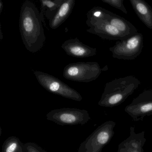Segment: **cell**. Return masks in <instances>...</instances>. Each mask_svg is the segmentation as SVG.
I'll use <instances>...</instances> for the list:
<instances>
[{"label":"cell","instance_id":"6da1fadb","mask_svg":"<svg viewBox=\"0 0 152 152\" xmlns=\"http://www.w3.org/2000/svg\"><path fill=\"white\" fill-rule=\"evenodd\" d=\"M43 18L34 3L29 1L24 2L20 11L19 28L23 43L31 53L40 50L46 41Z\"/></svg>","mask_w":152,"mask_h":152},{"label":"cell","instance_id":"7a4b0ae2","mask_svg":"<svg viewBox=\"0 0 152 152\" xmlns=\"http://www.w3.org/2000/svg\"><path fill=\"white\" fill-rule=\"evenodd\" d=\"M141 82L133 75L117 78L106 83L99 105L107 107L123 103L137 88Z\"/></svg>","mask_w":152,"mask_h":152},{"label":"cell","instance_id":"3957f363","mask_svg":"<svg viewBox=\"0 0 152 152\" xmlns=\"http://www.w3.org/2000/svg\"><path fill=\"white\" fill-rule=\"evenodd\" d=\"M106 11L107 10L101 7H95L88 12L86 23L89 28L87 31L97 35L103 39L125 40L120 32L106 19Z\"/></svg>","mask_w":152,"mask_h":152},{"label":"cell","instance_id":"277c9868","mask_svg":"<svg viewBox=\"0 0 152 152\" xmlns=\"http://www.w3.org/2000/svg\"><path fill=\"white\" fill-rule=\"evenodd\" d=\"M96 62H78L67 65L64 68L63 76L65 79L78 82L89 83L96 80L103 71Z\"/></svg>","mask_w":152,"mask_h":152},{"label":"cell","instance_id":"5b68a950","mask_svg":"<svg viewBox=\"0 0 152 152\" xmlns=\"http://www.w3.org/2000/svg\"><path fill=\"white\" fill-rule=\"evenodd\" d=\"M115 123L107 121L99 126L82 143L77 152H101L114 134Z\"/></svg>","mask_w":152,"mask_h":152},{"label":"cell","instance_id":"8992f818","mask_svg":"<svg viewBox=\"0 0 152 152\" xmlns=\"http://www.w3.org/2000/svg\"><path fill=\"white\" fill-rule=\"evenodd\" d=\"M34 75L39 83L49 92L75 101L82 100V96L78 91L55 76L38 71H34Z\"/></svg>","mask_w":152,"mask_h":152},{"label":"cell","instance_id":"52a82bcc","mask_svg":"<svg viewBox=\"0 0 152 152\" xmlns=\"http://www.w3.org/2000/svg\"><path fill=\"white\" fill-rule=\"evenodd\" d=\"M143 44V35L138 33L129 39L116 42L109 50L114 58L133 60L141 54Z\"/></svg>","mask_w":152,"mask_h":152},{"label":"cell","instance_id":"ba28073f","mask_svg":"<svg viewBox=\"0 0 152 152\" xmlns=\"http://www.w3.org/2000/svg\"><path fill=\"white\" fill-rule=\"evenodd\" d=\"M47 119L60 125L84 124L91 119L88 111L76 108L54 109L47 114Z\"/></svg>","mask_w":152,"mask_h":152},{"label":"cell","instance_id":"9c48e42d","mask_svg":"<svg viewBox=\"0 0 152 152\" xmlns=\"http://www.w3.org/2000/svg\"><path fill=\"white\" fill-rule=\"evenodd\" d=\"M124 111L134 121H142L145 116L152 115V89L143 91L125 107Z\"/></svg>","mask_w":152,"mask_h":152},{"label":"cell","instance_id":"30bf717a","mask_svg":"<svg viewBox=\"0 0 152 152\" xmlns=\"http://www.w3.org/2000/svg\"><path fill=\"white\" fill-rule=\"evenodd\" d=\"M61 48L68 56L78 58L90 57L96 54V49L83 44L77 38L65 41Z\"/></svg>","mask_w":152,"mask_h":152},{"label":"cell","instance_id":"8fae6325","mask_svg":"<svg viewBox=\"0 0 152 152\" xmlns=\"http://www.w3.org/2000/svg\"><path fill=\"white\" fill-rule=\"evenodd\" d=\"M145 132H135V127L130 128V135L118 145L117 152H144L143 146L145 143Z\"/></svg>","mask_w":152,"mask_h":152},{"label":"cell","instance_id":"7c38bea8","mask_svg":"<svg viewBox=\"0 0 152 152\" xmlns=\"http://www.w3.org/2000/svg\"><path fill=\"white\" fill-rule=\"evenodd\" d=\"M105 18L108 23L115 27L125 39L138 33V30L133 24L116 14L107 10Z\"/></svg>","mask_w":152,"mask_h":152},{"label":"cell","instance_id":"4fadbf2b","mask_svg":"<svg viewBox=\"0 0 152 152\" xmlns=\"http://www.w3.org/2000/svg\"><path fill=\"white\" fill-rule=\"evenodd\" d=\"M75 3V0H64L56 14L49 20L51 29H57L65 22L72 13Z\"/></svg>","mask_w":152,"mask_h":152},{"label":"cell","instance_id":"5bb4252c","mask_svg":"<svg viewBox=\"0 0 152 152\" xmlns=\"http://www.w3.org/2000/svg\"><path fill=\"white\" fill-rule=\"evenodd\" d=\"M136 15L148 28L152 30V8L143 0H130Z\"/></svg>","mask_w":152,"mask_h":152},{"label":"cell","instance_id":"9a60e30c","mask_svg":"<svg viewBox=\"0 0 152 152\" xmlns=\"http://www.w3.org/2000/svg\"><path fill=\"white\" fill-rule=\"evenodd\" d=\"M63 1L64 0H41L40 1L41 4V15L43 16L44 11L46 10V17L50 20L56 14Z\"/></svg>","mask_w":152,"mask_h":152},{"label":"cell","instance_id":"2e32d148","mask_svg":"<svg viewBox=\"0 0 152 152\" xmlns=\"http://www.w3.org/2000/svg\"><path fill=\"white\" fill-rule=\"evenodd\" d=\"M2 152H23L19 139L15 137L8 138L3 144Z\"/></svg>","mask_w":152,"mask_h":152},{"label":"cell","instance_id":"e0dca14e","mask_svg":"<svg viewBox=\"0 0 152 152\" xmlns=\"http://www.w3.org/2000/svg\"><path fill=\"white\" fill-rule=\"evenodd\" d=\"M124 0H102V2L110 5L113 7L117 9L127 15L128 11L124 5Z\"/></svg>","mask_w":152,"mask_h":152},{"label":"cell","instance_id":"ac0fdd59","mask_svg":"<svg viewBox=\"0 0 152 152\" xmlns=\"http://www.w3.org/2000/svg\"><path fill=\"white\" fill-rule=\"evenodd\" d=\"M26 149L28 152H40L36 147L30 144L26 145Z\"/></svg>","mask_w":152,"mask_h":152},{"label":"cell","instance_id":"d6986e66","mask_svg":"<svg viewBox=\"0 0 152 152\" xmlns=\"http://www.w3.org/2000/svg\"><path fill=\"white\" fill-rule=\"evenodd\" d=\"M3 3H2V1H0V14H1L2 13V10H3Z\"/></svg>","mask_w":152,"mask_h":152}]
</instances>
